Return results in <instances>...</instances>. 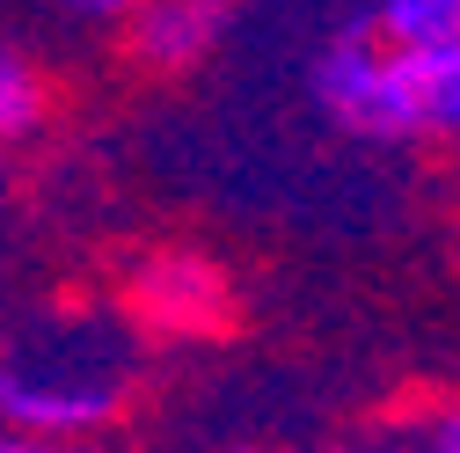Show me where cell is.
Returning a JSON list of instances; mask_svg holds the SVG:
<instances>
[{
	"instance_id": "1",
	"label": "cell",
	"mask_w": 460,
	"mask_h": 453,
	"mask_svg": "<svg viewBox=\"0 0 460 453\" xmlns=\"http://www.w3.org/2000/svg\"><path fill=\"white\" fill-rule=\"evenodd\" d=\"M139 336L110 307H30L0 366V417L37 439H95L132 410Z\"/></svg>"
},
{
	"instance_id": "4",
	"label": "cell",
	"mask_w": 460,
	"mask_h": 453,
	"mask_svg": "<svg viewBox=\"0 0 460 453\" xmlns=\"http://www.w3.org/2000/svg\"><path fill=\"white\" fill-rule=\"evenodd\" d=\"M139 315L154 329H212L219 322V271L198 256H154L139 271Z\"/></svg>"
},
{
	"instance_id": "2",
	"label": "cell",
	"mask_w": 460,
	"mask_h": 453,
	"mask_svg": "<svg viewBox=\"0 0 460 453\" xmlns=\"http://www.w3.org/2000/svg\"><path fill=\"white\" fill-rule=\"evenodd\" d=\"M307 95L314 110L351 132V139H424L417 132V88H410V51L387 44L373 22L343 30L314 51L307 67Z\"/></svg>"
},
{
	"instance_id": "8",
	"label": "cell",
	"mask_w": 460,
	"mask_h": 453,
	"mask_svg": "<svg viewBox=\"0 0 460 453\" xmlns=\"http://www.w3.org/2000/svg\"><path fill=\"white\" fill-rule=\"evenodd\" d=\"M51 8H66V15H81V22H132L146 0H51Z\"/></svg>"
},
{
	"instance_id": "7",
	"label": "cell",
	"mask_w": 460,
	"mask_h": 453,
	"mask_svg": "<svg viewBox=\"0 0 460 453\" xmlns=\"http://www.w3.org/2000/svg\"><path fill=\"white\" fill-rule=\"evenodd\" d=\"M417 453H460V395L417 424Z\"/></svg>"
},
{
	"instance_id": "3",
	"label": "cell",
	"mask_w": 460,
	"mask_h": 453,
	"mask_svg": "<svg viewBox=\"0 0 460 453\" xmlns=\"http://www.w3.org/2000/svg\"><path fill=\"white\" fill-rule=\"evenodd\" d=\"M226 22H234V0H146L132 15V59L154 74H190L198 59H212Z\"/></svg>"
},
{
	"instance_id": "5",
	"label": "cell",
	"mask_w": 460,
	"mask_h": 453,
	"mask_svg": "<svg viewBox=\"0 0 460 453\" xmlns=\"http://www.w3.org/2000/svg\"><path fill=\"white\" fill-rule=\"evenodd\" d=\"M373 30L402 51L460 44V0H373Z\"/></svg>"
},
{
	"instance_id": "10",
	"label": "cell",
	"mask_w": 460,
	"mask_h": 453,
	"mask_svg": "<svg viewBox=\"0 0 460 453\" xmlns=\"http://www.w3.org/2000/svg\"><path fill=\"white\" fill-rule=\"evenodd\" d=\"M343 453H373V446H343Z\"/></svg>"
},
{
	"instance_id": "9",
	"label": "cell",
	"mask_w": 460,
	"mask_h": 453,
	"mask_svg": "<svg viewBox=\"0 0 460 453\" xmlns=\"http://www.w3.org/2000/svg\"><path fill=\"white\" fill-rule=\"evenodd\" d=\"M0 453H88L81 439H37V431H8V446Z\"/></svg>"
},
{
	"instance_id": "6",
	"label": "cell",
	"mask_w": 460,
	"mask_h": 453,
	"mask_svg": "<svg viewBox=\"0 0 460 453\" xmlns=\"http://www.w3.org/2000/svg\"><path fill=\"white\" fill-rule=\"evenodd\" d=\"M37 118H44V81H37V67L22 59V51H8V59H0V132L30 139Z\"/></svg>"
}]
</instances>
